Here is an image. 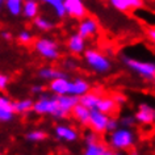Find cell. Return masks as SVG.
Returning <instances> with one entry per match:
<instances>
[{
    "mask_svg": "<svg viewBox=\"0 0 155 155\" xmlns=\"http://www.w3.org/2000/svg\"><path fill=\"white\" fill-rule=\"evenodd\" d=\"M32 109L36 112L37 114H50V116H54V117H58V118L66 117V114L61 110L59 105H58L55 97L42 96L36 103H33Z\"/></svg>",
    "mask_w": 155,
    "mask_h": 155,
    "instance_id": "obj_1",
    "label": "cell"
},
{
    "mask_svg": "<svg viewBox=\"0 0 155 155\" xmlns=\"http://www.w3.org/2000/svg\"><path fill=\"white\" fill-rule=\"evenodd\" d=\"M67 48L72 54H82L86 49V38L80 34H72L67 40Z\"/></svg>",
    "mask_w": 155,
    "mask_h": 155,
    "instance_id": "obj_15",
    "label": "cell"
},
{
    "mask_svg": "<svg viewBox=\"0 0 155 155\" xmlns=\"http://www.w3.org/2000/svg\"><path fill=\"white\" fill-rule=\"evenodd\" d=\"M71 112H72L74 117H75L80 124H83V125H87L88 124V117H90V109H88V108L82 105L80 103H78L71 109Z\"/></svg>",
    "mask_w": 155,
    "mask_h": 155,
    "instance_id": "obj_18",
    "label": "cell"
},
{
    "mask_svg": "<svg viewBox=\"0 0 155 155\" xmlns=\"http://www.w3.org/2000/svg\"><path fill=\"white\" fill-rule=\"evenodd\" d=\"M55 135L62 141H66V142H74L78 139V133L75 129L70 126H64V125H61V126H57L55 127Z\"/></svg>",
    "mask_w": 155,
    "mask_h": 155,
    "instance_id": "obj_17",
    "label": "cell"
},
{
    "mask_svg": "<svg viewBox=\"0 0 155 155\" xmlns=\"http://www.w3.org/2000/svg\"><path fill=\"white\" fill-rule=\"evenodd\" d=\"M17 40L22 45H29V44H32V41H33V34L30 33L29 30H21L17 36Z\"/></svg>",
    "mask_w": 155,
    "mask_h": 155,
    "instance_id": "obj_27",
    "label": "cell"
},
{
    "mask_svg": "<svg viewBox=\"0 0 155 155\" xmlns=\"http://www.w3.org/2000/svg\"><path fill=\"white\" fill-rule=\"evenodd\" d=\"M22 2L24 0H4V7L9 15L12 16H20L22 11Z\"/></svg>",
    "mask_w": 155,
    "mask_h": 155,
    "instance_id": "obj_22",
    "label": "cell"
},
{
    "mask_svg": "<svg viewBox=\"0 0 155 155\" xmlns=\"http://www.w3.org/2000/svg\"><path fill=\"white\" fill-rule=\"evenodd\" d=\"M44 90H45V87L41 86V84H36V86L32 87V92H33V94H42Z\"/></svg>",
    "mask_w": 155,
    "mask_h": 155,
    "instance_id": "obj_34",
    "label": "cell"
},
{
    "mask_svg": "<svg viewBox=\"0 0 155 155\" xmlns=\"http://www.w3.org/2000/svg\"><path fill=\"white\" fill-rule=\"evenodd\" d=\"M110 5L121 12H127L131 9H138L143 5V0H109Z\"/></svg>",
    "mask_w": 155,
    "mask_h": 155,
    "instance_id": "obj_11",
    "label": "cell"
},
{
    "mask_svg": "<svg viewBox=\"0 0 155 155\" xmlns=\"http://www.w3.org/2000/svg\"><path fill=\"white\" fill-rule=\"evenodd\" d=\"M21 15L28 20H33L40 15V2L38 0H24Z\"/></svg>",
    "mask_w": 155,
    "mask_h": 155,
    "instance_id": "obj_14",
    "label": "cell"
},
{
    "mask_svg": "<svg viewBox=\"0 0 155 155\" xmlns=\"http://www.w3.org/2000/svg\"><path fill=\"white\" fill-rule=\"evenodd\" d=\"M8 83H9L8 76L4 75V74H2V72H0V91L5 90L7 86H8Z\"/></svg>",
    "mask_w": 155,
    "mask_h": 155,
    "instance_id": "obj_30",
    "label": "cell"
},
{
    "mask_svg": "<svg viewBox=\"0 0 155 155\" xmlns=\"http://www.w3.org/2000/svg\"><path fill=\"white\" fill-rule=\"evenodd\" d=\"M57 99V103L58 105H59L61 110L63 112V113L67 116L71 109L74 107H75V104L79 103V99L76 97V96H72V95H59V96H55Z\"/></svg>",
    "mask_w": 155,
    "mask_h": 155,
    "instance_id": "obj_13",
    "label": "cell"
},
{
    "mask_svg": "<svg viewBox=\"0 0 155 155\" xmlns=\"http://www.w3.org/2000/svg\"><path fill=\"white\" fill-rule=\"evenodd\" d=\"M87 92H90V83L86 82L83 79H75L72 82H70L68 86V95L76 96V97H80V96L86 95Z\"/></svg>",
    "mask_w": 155,
    "mask_h": 155,
    "instance_id": "obj_12",
    "label": "cell"
},
{
    "mask_svg": "<svg viewBox=\"0 0 155 155\" xmlns=\"http://www.w3.org/2000/svg\"><path fill=\"white\" fill-rule=\"evenodd\" d=\"M64 12L67 16L80 20L87 15V9L83 0H63Z\"/></svg>",
    "mask_w": 155,
    "mask_h": 155,
    "instance_id": "obj_7",
    "label": "cell"
},
{
    "mask_svg": "<svg viewBox=\"0 0 155 155\" xmlns=\"http://www.w3.org/2000/svg\"><path fill=\"white\" fill-rule=\"evenodd\" d=\"M130 155H138V153H131Z\"/></svg>",
    "mask_w": 155,
    "mask_h": 155,
    "instance_id": "obj_38",
    "label": "cell"
},
{
    "mask_svg": "<svg viewBox=\"0 0 155 155\" xmlns=\"http://www.w3.org/2000/svg\"><path fill=\"white\" fill-rule=\"evenodd\" d=\"M42 3H45L46 5H49L50 8L54 11L57 17H64L66 12H64V5H63V0H41Z\"/></svg>",
    "mask_w": 155,
    "mask_h": 155,
    "instance_id": "obj_21",
    "label": "cell"
},
{
    "mask_svg": "<svg viewBox=\"0 0 155 155\" xmlns=\"http://www.w3.org/2000/svg\"><path fill=\"white\" fill-rule=\"evenodd\" d=\"M113 155H121V154H113Z\"/></svg>",
    "mask_w": 155,
    "mask_h": 155,
    "instance_id": "obj_39",
    "label": "cell"
},
{
    "mask_svg": "<svg viewBox=\"0 0 155 155\" xmlns=\"http://www.w3.org/2000/svg\"><path fill=\"white\" fill-rule=\"evenodd\" d=\"M99 32V22L94 17H87L84 16L80 18V22L78 25V34H80L84 38L92 37Z\"/></svg>",
    "mask_w": 155,
    "mask_h": 155,
    "instance_id": "obj_8",
    "label": "cell"
},
{
    "mask_svg": "<svg viewBox=\"0 0 155 155\" xmlns=\"http://www.w3.org/2000/svg\"><path fill=\"white\" fill-rule=\"evenodd\" d=\"M32 108H33V100H30V99H24V100H20V101L13 103L15 113L25 114L29 110H32Z\"/></svg>",
    "mask_w": 155,
    "mask_h": 155,
    "instance_id": "obj_24",
    "label": "cell"
},
{
    "mask_svg": "<svg viewBox=\"0 0 155 155\" xmlns=\"http://www.w3.org/2000/svg\"><path fill=\"white\" fill-rule=\"evenodd\" d=\"M13 103L5 96H0V122H8L13 118Z\"/></svg>",
    "mask_w": 155,
    "mask_h": 155,
    "instance_id": "obj_10",
    "label": "cell"
},
{
    "mask_svg": "<svg viewBox=\"0 0 155 155\" xmlns=\"http://www.w3.org/2000/svg\"><path fill=\"white\" fill-rule=\"evenodd\" d=\"M134 118L135 121L141 122L143 125H151L155 118V112L153 109V107H150L149 104H141Z\"/></svg>",
    "mask_w": 155,
    "mask_h": 155,
    "instance_id": "obj_9",
    "label": "cell"
},
{
    "mask_svg": "<svg viewBox=\"0 0 155 155\" xmlns=\"http://www.w3.org/2000/svg\"><path fill=\"white\" fill-rule=\"evenodd\" d=\"M3 8H4V0H0V12H2Z\"/></svg>",
    "mask_w": 155,
    "mask_h": 155,
    "instance_id": "obj_37",
    "label": "cell"
},
{
    "mask_svg": "<svg viewBox=\"0 0 155 155\" xmlns=\"http://www.w3.org/2000/svg\"><path fill=\"white\" fill-rule=\"evenodd\" d=\"M134 122H135V118L131 117V116H127V117H124L121 120V124L124 126H133Z\"/></svg>",
    "mask_w": 155,
    "mask_h": 155,
    "instance_id": "obj_33",
    "label": "cell"
},
{
    "mask_svg": "<svg viewBox=\"0 0 155 155\" xmlns=\"http://www.w3.org/2000/svg\"><path fill=\"white\" fill-rule=\"evenodd\" d=\"M113 101L117 104V105H121V104H125V101H126V97L124 95H121V94H116L113 97Z\"/></svg>",
    "mask_w": 155,
    "mask_h": 155,
    "instance_id": "obj_32",
    "label": "cell"
},
{
    "mask_svg": "<svg viewBox=\"0 0 155 155\" xmlns=\"http://www.w3.org/2000/svg\"><path fill=\"white\" fill-rule=\"evenodd\" d=\"M99 141V137H97V133H95V131H91V133H88L86 135V142L87 145L88 143H94V142H97Z\"/></svg>",
    "mask_w": 155,
    "mask_h": 155,
    "instance_id": "obj_31",
    "label": "cell"
},
{
    "mask_svg": "<svg viewBox=\"0 0 155 155\" xmlns=\"http://www.w3.org/2000/svg\"><path fill=\"white\" fill-rule=\"evenodd\" d=\"M40 76L44 78V79H48V80H53V79H57V78H61V76H66V75L57 68L45 67V68L40 70Z\"/></svg>",
    "mask_w": 155,
    "mask_h": 155,
    "instance_id": "obj_26",
    "label": "cell"
},
{
    "mask_svg": "<svg viewBox=\"0 0 155 155\" xmlns=\"http://www.w3.org/2000/svg\"><path fill=\"white\" fill-rule=\"evenodd\" d=\"M116 108H117V104L110 97H100L97 101V105H96V109L103 112V113H105V114L113 113L116 110Z\"/></svg>",
    "mask_w": 155,
    "mask_h": 155,
    "instance_id": "obj_19",
    "label": "cell"
},
{
    "mask_svg": "<svg viewBox=\"0 0 155 155\" xmlns=\"http://www.w3.org/2000/svg\"><path fill=\"white\" fill-rule=\"evenodd\" d=\"M26 138H28V141H32V142H40L46 138V134L41 130H33L26 134Z\"/></svg>",
    "mask_w": 155,
    "mask_h": 155,
    "instance_id": "obj_28",
    "label": "cell"
},
{
    "mask_svg": "<svg viewBox=\"0 0 155 155\" xmlns=\"http://www.w3.org/2000/svg\"><path fill=\"white\" fill-rule=\"evenodd\" d=\"M105 151H107V146L97 141L94 143H88L83 155H103Z\"/></svg>",
    "mask_w": 155,
    "mask_h": 155,
    "instance_id": "obj_25",
    "label": "cell"
},
{
    "mask_svg": "<svg viewBox=\"0 0 155 155\" xmlns=\"http://www.w3.org/2000/svg\"><path fill=\"white\" fill-rule=\"evenodd\" d=\"M68 86H70V80L66 76H61V78H57V79L51 80V83H50V91L53 94H55L57 96L67 95Z\"/></svg>",
    "mask_w": 155,
    "mask_h": 155,
    "instance_id": "obj_16",
    "label": "cell"
},
{
    "mask_svg": "<svg viewBox=\"0 0 155 155\" xmlns=\"http://www.w3.org/2000/svg\"><path fill=\"white\" fill-rule=\"evenodd\" d=\"M84 58H86L87 64L90 66L94 71L100 72V74L109 71L110 62L105 55H103L101 53L96 51V50H87Z\"/></svg>",
    "mask_w": 155,
    "mask_h": 155,
    "instance_id": "obj_5",
    "label": "cell"
},
{
    "mask_svg": "<svg viewBox=\"0 0 155 155\" xmlns=\"http://www.w3.org/2000/svg\"><path fill=\"white\" fill-rule=\"evenodd\" d=\"M109 116L103 113L97 109L90 110V117H88V125L95 133H104L107 131V122Z\"/></svg>",
    "mask_w": 155,
    "mask_h": 155,
    "instance_id": "obj_6",
    "label": "cell"
},
{
    "mask_svg": "<svg viewBox=\"0 0 155 155\" xmlns=\"http://www.w3.org/2000/svg\"><path fill=\"white\" fill-rule=\"evenodd\" d=\"M2 37L4 38V40H7V41H9L11 38H12V34H11L9 32H2Z\"/></svg>",
    "mask_w": 155,
    "mask_h": 155,
    "instance_id": "obj_36",
    "label": "cell"
},
{
    "mask_svg": "<svg viewBox=\"0 0 155 155\" xmlns=\"http://www.w3.org/2000/svg\"><path fill=\"white\" fill-rule=\"evenodd\" d=\"M147 37L150 38V41L151 42H154L155 41V29L151 26L150 29H147Z\"/></svg>",
    "mask_w": 155,
    "mask_h": 155,
    "instance_id": "obj_35",
    "label": "cell"
},
{
    "mask_svg": "<svg viewBox=\"0 0 155 155\" xmlns=\"http://www.w3.org/2000/svg\"><path fill=\"white\" fill-rule=\"evenodd\" d=\"M99 99L100 97L96 94H90V92H87L86 95L80 96L79 103L82 104V105H84L86 108H88L90 110H92V109H96V105H97Z\"/></svg>",
    "mask_w": 155,
    "mask_h": 155,
    "instance_id": "obj_23",
    "label": "cell"
},
{
    "mask_svg": "<svg viewBox=\"0 0 155 155\" xmlns=\"http://www.w3.org/2000/svg\"><path fill=\"white\" fill-rule=\"evenodd\" d=\"M118 127V122H117V120H114V118H108V122H107V130L108 131H113L116 130Z\"/></svg>",
    "mask_w": 155,
    "mask_h": 155,
    "instance_id": "obj_29",
    "label": "cell"
},
{
    "mask_svg": "<svg viewBox=\"0 0 155 155\" xmlns=\"http://www.w3.org/2000/svg\"><path fill=\"white\" fill-rule=\"evenodd\" d=\"M33 24L41 32H49V30H51L55 26V24L50 18H48L46 16H40V15L33 18Z\"/></svg>",
    "mask_w": 155,
    "mask_h": 155,
    "instance_id": "obj_20",
    "label": "cell"
},
{
    "mask_svg": "<svg viewBox=\"0 0 155 155\" xmlns=\"http://www.w3.org/2000/svg\"><path fill=\"white\" fill-rule=\"evenodd\" d=\"M134 134L130 129H116L112 131L110 135V145L116 150H127L134 145Z\"/></svg>",
    "mask_w": 155,
    "mask_h": 155,
    "instance_id": "obj_2",
    "label": "cell"
},
{
    "mask_svg": "<svg viewBox=\"0 0 155 155\" xmlns=\"http://www.w3.org/2000/svg\"><path fill=\"white\" fill-rule=\"evenodd\" d=\"M34 49L41 57L50 61H55L59 57V48L58 44L51 38H38L34 44Z\"/></svg>",
    "mask_w": 155,
    "mask_h": 155,
    "instance_id": "obj_4",
    "label": "cell"
},
{
    "mask_svg": "<svg viewBox=\"0 0 155 155\" xmlns=\"http://www.w3.org/2000/svg\"><path fill=\"white\" fill-rule=\"evenodd\" d=\"M124 62L129 66V67L135 71L138 75L145 78L147 80H154L155 76V64L153 62H146V61H139L134 58H127L124 57Z\"/></svg>",
    "mask_w": 155,
    "mask_h": 155,
    "instance_id": "obj_3",
    "label": "cell"
}]
</instances>
